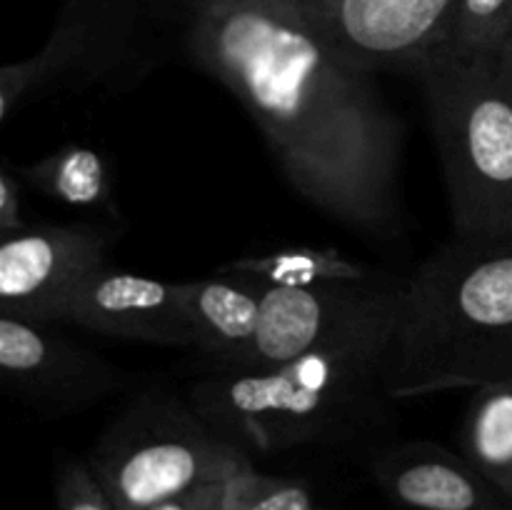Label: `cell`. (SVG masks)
Returning a JSON list of instances; mask_svg holds the SVG:
<instances>
[{"mask_svg": "<svg viewBox=\"0 0 512 510\" xmlns=\"http://www.w3.org/2000/svg\"><path fill=\"white\" fill-rule=\"evenodd\" d=\"M183 38L248 108L305 200L360 230L395 223L398 120L305 0H185Z\"/></svg>", "mask_w": 512, "mask_h": 510, "instance_id": "obj_1", "label": "cell"}, {"mask_svg": "<svg viewBox=\"0 0 512 510\" xmlns=\"http://www.w3.org/2000/svg\"><path fill=\"white\" fill-rule=\"evenodd\" d=\"M400 303L403 295L280 368L200 380L190 408L228 443L268 453L355 433L378 420L390 398L385 373Z\"/></svg>", "mask_w": 512, "mask_h": 510, "instance_id": "obj_2", "label": "cell"}, {"mask_svg": "<svg viewBox=\"0 0 512 510\" xmlns=\"http://www.w3.org/2000/svg\"><path fill=\"white\" fill-rule=\"evenodd\" d=\"M512 380V243L455 235L405 278L385 388L420 398Z\"/></svg>", "mask_w": 512, "mask_h": 510, "instance_id": "obj_3", "label": "cell"}, {"mask_svg": "<svg viewBox=\"0 0 512 510\" xmlns=\"http://www.w3.org/2000/svg\"><path fill=\"white\" fill-rule=\"evenodd\" d=\"M410 70L433 118L455 235L512 243V88L495 55L440 45Z\"/></svg>", "mask_w": 512, "mask_h": 510, "instance_id": "obj_4", "label": "cell"}, {"mask_svg": "<svg viewBox=\"0 0 512 510\" xmlns=\"http://www.w3.org/2000/svg\"><path fill=\"white\" fill-rule=\"evenodd\" d=\"M248 455L170 398L138 400L90 455L118 510H145L198 485L225 480Z\"/></svg>", "mask_w": 512, "mask_h": 510, "instance_id": "obj_5", "label": "cell"}, {"mask_svg": "<svg viewBox=\"0 0 512 510\" xmlns=\"http://www.w3.org/2000/svg\"><path fill=\"white\" fill-rule=\"evenodd\" d=\"M403 288L405 278L388 275L365 283H323L305 288L263 283L258 333L243 360L228 373L280 368L398 303Z\"/></svg>", "mask_w": 512, "mask_h": 510, "instance_id": "obj_6", "label": "cell"}, {"mask_svg": "<svg viewBox=\"0 0 512 510\" xmlns=\"http://www.w3.org/2000/svg\"><path fill=\"white\" fill-rule=\"evenodd\" d=\"M105 268V235L93 225H35L3 235L0 315L55 323L65 300Z\"/></svg>", "mask_w": 512, "mask_h": 510, "instance_id": "obj_7", "label": "cell"}, {"mask_svg": "<svg viewBox=\"0 0 512 510\" xmlns=\"http://www.w3.org/2000/svg\"><path fill=\"white\" fill-rule=\"evenodd\" d=\"M0 375L43 413H70L100 403L123 385L105 358L55 335L43 323L0 315Z\"/></svg>", "mask_w": 512, "mask_h": 510, "instance_id": "obj_8", "label": "cell"}, {"mask_svg": "<svg viewBox=\"0 0 512 510\" xmlns=\"http://www.w3.org/2000/svg\"><path fill=\"white\" fill-rule=\"evenodd\" d=\"M358 68H413L445 43L458 0H305Z\"/></svg>", "mask_w": 512, "mask_h": 510, "instance_id": "obj_9", "label": "cell"}, {"mask_svg": "<svg viewBox=\"0 0 512 510\" xmlns=\"http://www.w3.org/2000/svg\"><path fill=\"white\" fill-rule=\"evenodd\" d=\"M63 323L83 325L113 338L155 345H193L180 283L100 268L65 300Z\"/></svg>", "mask_w": 512, "mask_h": 510, "instance_id": "obj_10", "label": "cell"}, {"mask_svg": "<svg viewBox=\"0 0 512 510\" xmlns=\"http://www.w3.org/2000/svg\"><path fill=\"white\" fill-rule=\"evenodd\" d=\"M375 473L393 498L415 510H508L512 505L465 455L430 443L390 450Z\"/></svg>", "mask_w": 512, "mask_h": 510, "instance_id": "obj_11", "label": "cell"}, {"mask_svg": "<svg viewBox=\"0 0 512 510\" xmlns=\"http://www.w3.org/2000/svg\"><path fill=\"white\" fill-rule=\"evenodd\" d=\"M185 318L193 333V348L233 370L253 345L263 310V283L243 273L180 283Z\"/></svg>", "mask_w": 512, "mask_h": 510, "instance_id": "obj_12", "label": "cell"}, {"mask_svg": "<svg viewBox=\"0 0 512 510\" xmlns=\"http://www.w3.org/2000/svg\"><path fill=\"white\" fill-rule=\"evenodd\" d=\"M75 73L88 75V38L75 20L60 15L38 53L0 70V118L8 120L25 100Z\"/></svg>", "mask_w": 512, "mask_h": 510, "instance_id": "obj_13", "label": "cell"}, {"mask_svg": "<svg viewBox=\"0 0 512 510\" xmlns=\"http://www.w3.org/2000/svg\"><path fill=\"white\" fill-rule=\"evenodd\" d=\"M463 455L512 500V380L475 390L465 413Z\"/></svg>", "mask_w": 512, "mask_h": 510, "instance_id": "obj_14", "label": "cell"}, {"mask_svg": "<svg viewBox=\"0 0 512 510\" xmlns=\"http://www.w3.org/2000/svg\"><path fill=\"white\" fill-rule=\"evenodd\" d=\"M220 273H243L258 278L268 285H305L323 283H365L378 278V273L358 260L345 258L343 253L330 248H288L268 255H248L223 265Z\"/></svg>", "mask_w": 512, "mask_h": 510, "instance_id": "obj_15", "label": "cell"}, {"mask_svg": "<svg viewBox=\"0 0 512 510\" xmlns=\"http://www.w3.org/2000/svg\"><path fill=\"white\" fill-rule=\"evenodd\" d=\"M20 180L65 205H105L110 200V173L103 155L83 145H65L53 155L18 170Z\"/></svg>", "mask_w": 512, "mask_h": 510, "instance_id": "obj_16", "label": "cell"}, {"mask_svg": "<svg viewBox=\"0 0 512 510\" xmlns=\"http://www.w3.org/2000/svg\"><path fill=\"white\" fill-rule=\"evenodd\" d=\"M510 38L512 0H458L443 45L463 53L498 55Z\"/></svg>", "mask_w": 512, "mask_h": 510, "instance_id": "obj_17", "label": "cell"}, {"mask_svg": "<svg viewBox=\"0 0 512 510\" xmlns=\"http://www.w3.org/2000/svg\"><path fill=\"white\" fill-rule=\"evenodd\" d=\"M223 510H310V493L295 480L258 473L248 460L225 480Z\"/></svg>", "mask_w": 512, "mask_h": 510, "instance_id": "obj_18", "label": "cell"}, {"mask_svg": "<svg viewBox=\"0 0 512 510\" xmlns=\"http://www.w3.org/2000/svg\"><path fill=\"white\" fill-rule=\"evenodd\" d=\"M55 498H58V510H118L90 463H78V460L65 463L58 473Z\"/></svg>", "mask_w": 512, "mask_h": 510, "instance_id": "obj_19", "label": "cell"}, {"mask_svg": "<svg viewBox=\"0 0 512 510\" xmlns=\"http://www.w3.org/2000/svg\"><path fill=\"white\" fill-rule=\"evenodd\" d=\"M225 480L198 485V488L188 490V493H180L175 498L163 500V503L150 505L145 510H223Z\"/></svg>", "mask_w": 512, "mask_h": 510, "instance_id": "obj_20", "label": "cell"}, {"mask_svg": "<svg viewBox=\"0 0 512 510\" xmlns=\"http://www.w3.org/2000/svg\"><path fill=\"white\" fill-rule=\"evenodd\" d=\"M28 228L20 213V180L8 168L0 173V235Z\"/></svg>", "mask_w": 512, "mask_h": 510, "instance_id": "obj_21", "label": "cell"}, {"mask_svg": "<svg viewBox=\"0 0 512 510\" xmlns=\"http://www.w3.org/2000/svg\"><path fill=\"white\" fill-rule=\"evenodd\" d=\"M495 63H498V70H500V75H503L505 83L512 88V38L498 50V55H495Z\"/></svg>", "mask_w": 512, "mask_h": 510, "instance_id": "obj_22", "label": "cell"}, {"mask_svg": "<svg viewBox=\"0 0 512 510\" xmlns=\"http://www.w3.org/2000/svg\"><path fill=\"white\" fill-rule=\"evenodd\" d=\"M80 3H85V0H73V3H70V5H80Z\"/></svg>", "mask_w": 512, "mask_h": 510, "instance_id": "obj_23", "label": "cell"}]
</instances>
